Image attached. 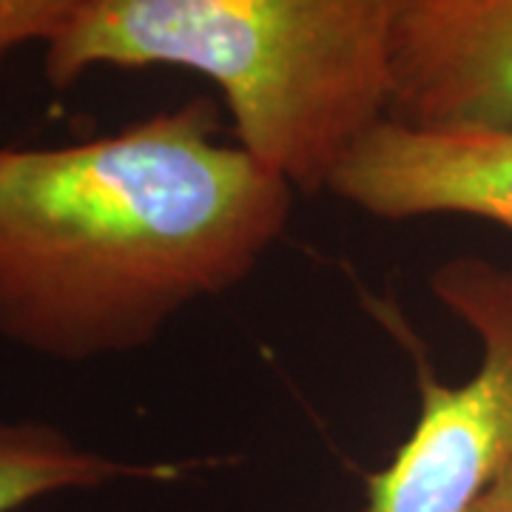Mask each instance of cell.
Masks as SVG:
<instances>
[{"instance_id": "6da1fadb", "label": "cell", "mask_w": 512, "mask_h": 512, "mask_svg": "<svg viewBox=\"0 0 512 512\" xmlns=\"http://www.w3.org/2000/svg\"><path fill=\"white\" fill-rule=\"evenodd\" d=\"M208 100L109 137L0 148V336L60 362L146 348L274 245L293 185Z\"/></svg>"}, {"instance_id": "7a4b0ae2", "label": "cell", "mask_w": 512, "mask_h": 512, "mask_svg": "<svg viewBox=\"0 0 512 512\" xmlns=\"http://www.w3.org/2000/svg\"><path fill=\"white\" fill-rule=\"evenodd\" d=\"M399 0H83L46 77L177 66L217 83L239 146L305 191L387 117Z\"/></svg>"}, {"instance_id": "3957f363", "label": "cell", "mask_w": 512, "mask_h": 512, "mask_svg": "<svg viewBox=\"0 0 512 512\" xmlns=\"http://www.w3.org/2000/svg\"><path fill=\"white\" fill-rule=\"evenodd\" d=\"M430 291L481 342L464 384L421 382L410 439L367 478L365 512H467L512 461V265L447 259Z\"/></svg>"}, {"instance_id": "277c9868", "label": "cell", "mask_w": 512, "mask_h": 512, "mask_svg": "<svg viewBox=\"0 0 512 512\" xmlns=\"http://www.w3.org/2000/svg\"><path fill=\"white\" fill-rule=\"evenodd\" d=\"M419 131H512V0H399L387 117Z\"/></svg>"}, {"instance_id": "5b68a950", "label": "cell", "mask_w": 512, "mask_h": 512, "mask_svg": "<svg viewBox=\"0 0 512 512\" xmlns=\"http://www.w3.org/2000/svg\"><path fill=\"white\" fill-rule=\"evenodd\" d=\"M328 188L365 214H464L512 228V131L447 134L382 120L336 165Z\"/></svg>"}, {"instance_id": "8992f818", "label": "cell", "mask_w": 512, "mask_h": 512, "mask_svg": "<svg viewBox=\"0 0 512 512\" xmlns=\"http://www.w3.org/2000/svg\"><path fill=\"white\" fill-rule=\"evenodd\" d=\"M174 473L168 464H134L83 450L52 424L0 421V512H15L43 495Z\"/></svg>"}, {"instance_id": "52a82bcc", "label": "cell", "mask_w": 512, "mask_h": 512, "mask_svg": "<svg viewBox=\"0 0 512 512\" xmlns=\"http://www.w3.org/2000/svg\"><path fill=\"white\" fill-rule=\"evenodd\" d=\"M83 0H0V60L23 43L55 40Z\"/></svg>"}, {"instance_id": "ba28073f", "label": "cell", "mask_w": 512, "mask_h": 512, "mask_svg": "<svg viewBox=\"0 0 512 512\" xmlns=\"http://www.w3.org/2000/svg\"><path fill=\"white\" fill-rule=\"evenodd\" d=\"M467 512H512V461L495 476V481L478 495Z\"/></svg>"}]
</instances>
